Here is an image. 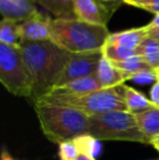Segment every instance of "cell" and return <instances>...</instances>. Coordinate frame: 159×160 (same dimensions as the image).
Listing matches in <instances>:
<instances>
[{
	"label": "cell",
	"mask_w": 159,
	"mask_h": 160,
	"mask_svg": "<svg viewBox=\"0 0 159 160\" xmlns=\"http://www.w3.org/2000/svg\"><path fill=\"white\" fill-rule=\"evenodd\" d=\"M20 49L31 75V99L35 102L57 86L58 81L70 61L72 53L62 49L51 40H22Z\"/></svg>",
	"instance_id": "cell-1"
},
{
	"label": "cell",
	"mask_w": 159,
	"mask_h": 160,
	"mask_svg": "<svg viewBox=\"0 0 159 160\" xmlns=\"http://www.w3.org/2000/svg\"><path fill=\"white\" fill-rule=\"evenodd\" d=\"M109 35L107 26L89 24L77 18L51 19L50 40L71 53L102 50Z\"/></svg>",
	"instance_id": "cell-2"
},
{
	"label": "cell",
	"mask_w": 159,
	"mask_h": 160,
	"mask_svg": "<svg viewBox=\"0 0 159 160\" xmlns=\"http://www.w3.org/2000/svg\"><path fill=\"white\" fill-rule=\"evenodd\" d=\"M34 110L44 135L55 144L59 145L88 133L89 117L77 109L34 103Z\"/></svg>",
	"instance_id": "cell-3"
},
{
	"label": "cell",
	"mask_w": 159,
	"mask_h": 160,
	"mask_svg": "<svg viewBox=\"0 0 159 160\" xmlns=\"http://www.w3.org/2000/svg\"><path fill=\"white\" fill-rule=\"evenodd\" d=\"M34 103L61 106L77 109L87 117L99 116L111 111L127 110L120 86L112 88H102L77 96L47 95L35 101Z\"/></svg>",
	"instance_id": "cell-4"
},
{
	"label": "cell",
	"mask_w": 159,
	"mask_h": 160,
	"mask_svg": "<svg viewBox=\"0 0 159 160\" xmlns=\"http://www.w3.org/2000/svg\"><path fill=\"white\" fill-rule=\"evenodd\" d=\"M98 141L133 142L149 144L141 132L133 112L127 110L111 111L89 117L88 133Z\"/></svg>",
	"instance_id": "cell-5"
},
{
	"label": "cell",
	"mask_w": 159,
	"mask_h": 160,
	"mask_svg": "<svg viewBox=\"0 0 159 160\" xmlns=\"http://www.w3.org/2000/svg\"><path fill=\"white\" fill-rule=\"evenodd\" d=\"M0 82L12 95L32 96V80L20 47L0 44Z\"/></svg>",
	"instance_id": "cell-6"
},
{
	"label": "cell",
	"mask_w": 159,
	"mask_h": 160,
	"mask_svg": "<svg viewBox=\"0 0 159 160\" xmlns=\"http://www.w3.org/2000/svg\"><path fill=\"white\" fill-rule=\"evenodd\" d=\"M149 34L147 25L110 34L102 48L104 57L111 62H119L136 55L138 45Z\"/></svg>",
	"instance_id": "cell-7"
},
{
	"label": "cell",
	"mask_w": 159,
	"mask_h": 160,
	"mask_svg": "<svg viewBox=\"0 0 159 160\" xmlns=\"http://www.w3.org/2000/svg\"><path fill=\"white\" fill-rule=\"evenodd\" d=\"M102 57H104L102 50L84 53H72V57L62 72L56 87L62 86L72 81L94 75L97 71L98 64Z\"/></svg>",
	"instance_id": "cell-8"
},
{
	"label": "cell",
	"mask_w": 159,
	"mask_h": 160,
	"mask_svg": "<svg viewBox=\"0 0 159 160\" xmlns=\"http://www.w3.org/2000/svg\"><path fill=\"white\" fill-rule=\"evenodd\" d=\"M51 19L39 12L34 13L20 22V35L26 42H47L50 40Z\"/></svg>",
	"instance_id": "cell-9"
},
{
	"label": "cell",
	"mask_w": 159,
	"mask_h": 160,
	"mask_svg": "<svg viewBox=\"0 0 159 160\" xmlns=\"http://www.w3.org/2000/svg\"><path fill=\"white\" fill-rule=\"evenodd\" d=\"M2 19L22 22L38 12L33 0H0Z\"/></svg>",
	"instance_id": "cell-10"
},
{
	"label": "cell",
	"mask_w": 159,
	"mask_h": 160,
	"mask_svg": "<svg viewBox=\"0 0 159 160\" xmlns=\"http://www.w3.org/2000/svg\"><path fill=\"white\" fill-rule=\"evenodd\" d=\"M77 20L94 25L107 26L109 20L94 0H71Z\"/></svg>",
	"instance_id": "cell-11"
},
{
	"label": "cell",
	"mask_w": 159,
	"mask_h": 160,
	"mask_svg": "<svg viewBox=\"0 0 159 160\" xmlns=\"http://www.w3.org/2000/svg\"><path fill=\"white\" fill-rule=\"evenodd\" d=\"M99 89H102V87L99 81L96 78V75L94 74L92 76L72 81V82L67 83L62 86L56 87L48 94L60 96H77L91 93V92L99 91Z\"/></svg>",
	"instance_id": "cell-12"
},
{
	"label": "cell",
	"mask_w": 159,
	"mask_h": 160,
	"mask_svg": "<svg viewBox=\"0 0 159 160\" xmlns=\"http://www.w3.org/2000/svg\"><path fill=\"white\" fill-rule=\"evenodd\" d=\"M95 75L102 88H112V87L121 86L127 81L124 73L118 69L113 64V62L105 57H102L100 60Z\"/></svg>",
	"instance_id": "cell-13"
},
{
	"label": "cell",
	"mask_w": 159,
	"mask_h": 160,
	"mask_svg": "<svg viewBox=\"0 0 159 160\" xmlns=\"http://www.w3.org/2000/svg\"><path fill=\"white\" fill-rule=\"evenodd\" d=\"M141 132L151 144L152 139L159 136V108L152 107L134 113Z\"/></svg>",
	"instance_id": "cell-14"
},
{
	"label": "cell",
	"mask_w": 159,
	"mask_h": 160,
	"mask_svg": "<svg viewBox=\"0 0 159 160\" xmlns=\"http://www.w3.org/2000/svg\"><path fill=\"white\" fill-rule=\"evenodd\" d=\"M120 88L124 102L127 105V111L136 113V112L144 111V110H147L152 107H155L153 102L144 94L136 91L133 87L123 84L120 86Z\"/></svg>",
	"instance_id": "cell-15"
},
{
	"label": "cell",
	"mask_w": 159,
	"mask_h": 160,
	"mask_svg": "<svg viewBox=\"0 0 159 160\" xmlns=\"http://www.w3.org/2000/svg\"><path fill=\"white\" fill-rule=\"evenodd\" d=\"M22 42L20 35V22L2 19L0 22V44L11 47H20Z\"/></svg>",
	"instance_id": "cell-16"
},
{
	"label": "cell",
	"mask_w": 159,
	"mask_h": 160,
	"mask_svg": "<svg viewBox=\"0 0 159 160\" xmlns=\"http://www.w3.org/2000/svg\"><path fill=\"white\" fill-rule=\"evenodd\" d=\"M136 55L141 56L154 70L159 69V42L147 36L138 45Z\"/></svg>",
	"instance_id": "cell-17"
},
{
	"label": "cell",
	"mask_w": 159,
	"mask_h": 160,
	"mask_svg": "<svg viewBox=\"0 0 159 160\" xmlns=\"http://www.w3.org/2000/svg\"><path fill=\"white\" fill-rule=\"evenodd\" d=\"M33 2L44 7L57 18H75L70 0H33Z\"/></svg>",
	"instance_id": "cell-18"
},
{
	"label": "cell",
	"mask_w": 159,
	"mask_h": 160,
	"mask_svg": "<svg viewBox=\"0 0 159 160\" xmlns=\"http://www.w3.org/2000/svg\"><path fill=\"white\" fill-rule=\"evenodd\" d=\"M113 64L124 73L125 78H127V81L130 80L132 75L138 73V72L154 70L151 65L138 55H135L131 58H127V59L123 60V61L113 62Z\"/></svg>",
	"instance_id": "cell-19"
},
{
	"label": "cell",
	"mask_w": 159,
	"mask_h": 160,
	"mask_svg": "<svg viewBox=\"0 0 159 160\" xmlns=\"http://www.w3.org/2000/svg\"><path fill=\"white\" fill-rule=\"evenodd\" d=\"M75 146H77V150L80 154L89 155V156H94L97 154V150L99 148L98 145V139H96L91 134H83L80 136L75 137L73 139Z\"/></svg>",
	"instance_id": "cell-20"
},
{
	"label": "cell",
	"mask_w": 159,
	"mask_h": 160,
	"mask_svg": "<svg viewBox=\"0 0 159 160\" xmlns=\"http://www.w3.org/2000/svg\"><path fill=\"white\" fill-rule=\"evenodd\" d=\"M58 157L59 160H75L80 155L74 142L68 141L58 145Z\"/></svg>",
	"instance_id": "cell-21"
},
{
	"label": "cell",
	"mask_w": 159,
	"mask_h": 160,
	"mask_svg": "<svg viewBox=\"0 0 159 160\" xmlns=\"http://www.w3.org/2000/svg\"><path fill=\"white\" fill-rule=\"evenodd\" d=\"M94 1L98 4L100 10L102 11V13L106 15L108 20L111 19L113 13L119 9L121 4L124 3L123 0H94Z\"/></svg>",
	"instance_id": "cell-22"
},
{
	"label": "cell",
	"mask_w": 159,
	"mask_h": 160,
	"mask_svg": "<svg viewBox=\"0 0 159 160\" xmlns=\"http://www.w3.org/2000/svg\"><path fill=\"white\" fill-rule=\"evenodd\" d=\"M130 80H133L137 83L145 84V83H151L154 82V81L155 82L158 81V76L157 73H156V70H148V71H142L134 74V75L131 76Z\"/></svg>",
	"instance_id": "cell-23"
},
{
	"label": "cell",
	"mask_w": 159,
	"mask_h": 160,
	"mask_svg": "<svg viewBox=\"0 0 159 160\" xmlns=\"http://www.w3.org/2000/svg\"><path fill=\"white\" fill-rule=\"evenodd\" d=\"M149 100L153 102L155 107L159 108V80L154 83L149 93Z\"/></svg>",
	"instance_id": "cell-24"
},
{
	"label": "cell",
	"mask_w": 159,
	"mask_h": 160,
	"mask_svg": "<svg viewBox=\"0 0 159 160\" xmlns=\"http://www.w3.org/2000/svg\"><path fill=\"white\" fill-rule=\"evenodd\" d=\"M140 9H144V10L152 12L154 14H159V0H149L146 3L142 4Z\"/></svg>",
	"instance_id": "cell-25"
},
{
	"label": "cell",
	"mask_w": 159,
	"mask_h": 160,
	"mask_svg": "<svg viewBox=\"0 0 159 160\" xmlns=\"http://www.w3.org/2000/svg\"><path fill=\"white\" fill-rule=\"evenodd\" d=\"M123 1H124V3H127V4H130V6L140 8L142 4L146 3V2L149 1V0H123Z\"/></svg>",
	"instance_id": "cell-26"
},
{
	"label": "cell",
	"mask_w": 159,
	"mask_h": 160,
	"mask_svg": "<svg viewBox=\"0 0 159 160\" xmlns=\"http://www.w3.org/2000/svg\"><path fill=\"white\" fill-rule=\"evenodd\" d=\"M147 26H148L149 31L154 30V28H159V14L155 15V18L153 19V21H152L151 23L147 24Z\"/></svg>",
	"instance_id": "cell-27"
},
{
	"label": "cell",
	"mask_w": 159,
	"mask_h": 160,
	"mask_svg": "<svg viewBox=\"0 0 159 160\" xmlns=\"http://www.w3.org/2000/svg\"><path fill=\"white\" fill-rule=\"evenodd\" d=\"M1 160H20V159H15L14 157H12V155L8 150L3 149L1 152Z\"/></svg>",
	"instance_id": "cell-28"
},
{
	"label": "cell",
	"mask_w": 159,
	"mask_h": 160,
	"mask_svg": "<svg viewBox=\"0 0 159 160\" xmlns=\"http://www.w3.org/2000/svg\"><path fill=\"white\" fill-rule=\"evenodd\" d=\"M148 36H151V37L155 38L156 40H158V42H159V28H154V30L149 31Z\"/></svg>",
	"instance_id": "cell-29"
},
{
	"label": "cell",
	"mask_w": 159,
	"mask_h": 160,
	"mask_svg": "<svg viewBox=\"0 0 159 160\" xmlns=\"http://www.w3.org/2000/svg\"><path fill=\"white\" fill-rule=\"evenodd\" d=\"M75 160H96V159L94 156H89V155H85V154H80Z\"/></svg>",
	"instance_id": "cell-30"
},
{
	"label": "cell",
	"mask_w": 159,
	"mask_h": 160,
	"mask_svg": "<svg viewBox=\"0 0 159 160\" xmlns=\"http://www.w3.org/2000/svg\"><path fill=\"white\" fill-rule=\"evenodd\" d=\"M151 145L153 146V147H155L156 149H157L158 152H159V136H157V137H155V138L152 139Z\"/></svg>",
	"instance_id": "cell-31"
},
{
	"label": "cell",
	"mask_w": 159,
	"mask_h": 160,
	"mask_svg": "<svg viewBox=\"0 0 159 160\" xmlns=\"http://www.w3.org/2000/svg\"><path fill=\"white\" fill-rule=\"evenodd\" d=\"M156 73H157V76H158V80H159V69L156 70Z\"/></svg>",
	"instance_id": "cell-32"
},
{
	"label": "cell",
	"mask_w": 159,
	"mask_h": 160,
	"mask_svg": "<svg viewBox=\"0 0 159 160\" xmlns=\"http://www.w3.org/2000/svg\"><path fill=\"white\" fill-rule=\"evenodd\" d=\"M153 160H159V159H153Z\"/></svg>",
	"instance_id": "cell-33"
},
{
	"label": "cell",
	"mask_w": 159,
	"mask_h": 160,
	"mask_svg": "<svg viewBox=\"0 0 159 160\" xmlns=\"http://www.w3.org/2000/svg\"><path fill=\"white\" fill-rule=\"evenodd\" d=\"M70 1H71V0H70Z\"/></svg>",
	"instance_id": "cell-34"
}]
</instances>
